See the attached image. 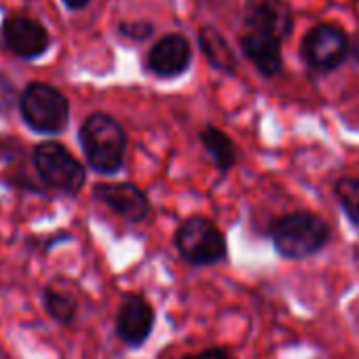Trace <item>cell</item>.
Segmentation results:
<instances>
[{
    "label": "cell",
    "instance_id": "22",
    "mask_svg": "<svg viewBox=\"0 0 359 359\" xmlns=\"http://www.w3.org/2000/svg\"><path fill=\"white\" fill-rule=\"evenodd\" d=\"M62 5H64L68 11H83L85 7L91 5V0H62Z\"/></svg>",
    "mask_w": 359,
    "mask_h": 359
},
{
    "label": "cell",
    "instance_id": "8",
    "mask_svg": "<svg viewBox=\"0 0 359 359\" xmlns=\"http://www.w3.org/2000/svg\"><path fill=\"white\" fill-rule=\"evenodd\" d=\"M243 28L250 34L285 43L294 32V13L287 0H248Z\"/></svg>",
    "mask_w": 359,
    "mask_h": 359
},
{
    "label": "cell",
    "instance_id": "9",
    "mask_svg": "<svg viewBox=\"0 0 359 359\" xmlns=\"http://www.w3.org/2000/svg\"><path fill=\"white\" fill-rule=\"evenodd\" d=\"M191 64H193V45L180 32L161 36L146 53V70L163 81L180 79L189 72Z\"/></svg>",
    "mask_w": 359,
    "mask_h": 359
},
{
    "label": "cell",
    "instance_id": "5",
    "mask_svg": "<svg viewBox=\"0 0 359 359\" xmlns=\"http://www.w3.org/2000/svg\"><path fill=\"white\" fill-rule=\"evenodd\" d=\"M173 243L180 256L193 266H214L229 256L224 233L203 216H191L180 224Z\"/></svg>",
    "mask_w": 359,
    "mask_h": 359
},
{
    "label": "cell",
    "instance_id": "20",
    "mask_svg": "<svg viewBox=\"0 0 359 359\" xmlns=\"http://www.w3.org/2000/svg\"><path fill=\"white\" fill-rule=\"evenodd\" d=\"M26 161V148L20 140L9 137V135H0V165L7 167L13 163Z\"/></svg>",
    "mask_w": 359,
    "mask_h": 359
},
{
    "label": "cell",
    "instance_id": "12",
    "mask_svg": "<svg viewBox=\"0 0 359 359\" xmlns=\"http://www.w3.org/2000/svg\"><path fill=\"white\" fill-rule=\"evenodd\" d=\"M239 49L243 57L264 76L275 79L283 70V43L266 36L243 32L239 36Z\"/></svg>",
    "mask_w": 359,
    "mask_h": 359
},
{
    "label": "cell",
    "instance_id": "3",
    "mask_svg": "<svg viewBox=\"0 0 359 359\" xmlns=\"http://www.w3.org/2000/svg\"><path fill=\"white\" fill-rule=\"evenodd\" d=\"M30 165L39 182L51 193L76 197L87 184L85 165L57 140L39 142L30 152Z\"/></svg>",
    "mask_w": 359,
    "mask_h": 359
},
{
    "label": "cell",
    "instance_id": "11",
    "mask_svg": "<svg viewBox=\"0 0 359 359\" xmlns=\"http://www.w3.org/2000/svg\"><path fill=\"white\" fill-rule=\"evenodd\" d=\"M154 309L142 294H127L114 317V334L129 348L142 346L154 330Z\"/></svg>",
    "mask_w": 359,
    "mask_h": 359
},
{
    "label": "cell",
    "instance_id": "21",
    "mask_svg": "<svg viewBox=\"0 0 359 359\" xmlns=\"http://www.w3.org/2000/svg\"><path fill=\"white\" fill-rule=\"evenodd\" d=\"M182 359H231V353L224 346H212V348H205L201 353L184 355Z\"/></svg>",
    "mask_w": 359,
    "mask_h": 359
},
{
    "label": "cell",
    "instance_id": "14",
    "mask_svg": "<svg viewBox=\"0 0 359 359\" xmlns=\"http://www.w3.org/2000/svg\"><path fill=\"white\" fill-rule=\"evenodd\" d=\"M41 300H43V309L47 313V317L51 321H55L57 325L68 327L76 321L79 300L72 290H66L62 285V279L47 283L41 292Z\"/></svg>",
    "mask_w": 359,
    "mask_h": 359
},
{
    "label": "cell",
    "instance_id": "18",
    "mask_svg": "<svg viewBox=\"0 0 359 359\" xmlns=\"http://www.w3.org/2000/svg\"><path fill=\"white\" fill-rule=\"evenodd\" d=\"M72 241V235L66 231H57V233H49V235H30L26 237V250L30 254H49L53 248Z\"/></svg>",
    "mask_w": 359,
    "mask_h": 359
},
{
    "label": "cell",
    "instance_id": "23",
    "mask_svg": "<svg viewBox=\"0 0 359 359\" xmlns=\"http://www.w3.org/2000/svg\"><path fill=\"white\" fill-rule=\"evenodd\" d=\"M351 57L359 64V28H357L355 34L351 36Z\"/></svg>",
    "mask_w": 359,
    "mask_h": 359
},
{
    "label": "cell",
    "instance_id": "13",
    "mask_svg": "<svg viewBox=\"0 0 359 359\" xmlns=\"http://www.w3.org/2000/svg\"><path fill=\"white\" fill-rule=\"evenodd\" d=\"M197 45L214 70L229 74V76L237 74L239 57H237L235 49L231 47V43L226 41V36L216 26H212V24L201 26L197 32Z\"/></svg>",
    "mask_w": 359,
    "mask_h": 359
},
{
    "label": "cell",
    "instance_id": "10",
    "mask_svg": "<svg viewBox=\"0 0 359 359\" xmlns=\"http://www.w3.org/2000/svg\"><path fill=\"white\" fill-rule=\"evenodd\" d=\"M91 197L127 224H140L150 216L148 195L133 182H97Z\"/></svg>",
    "mask_w": 359,
    "mask_h": 359
},
{
    "label": "cell",
    "instance_id": "2",
    "mask_svg": "<svg viewBox=\"0 0 359 359\" xmlns=\"http://www.w3.org/2000/svg\"><path fill=\"white\" fill-rule=\"evenodd\" d=\"M277 254L285 260H304L321 252L332 237L330 224L313 212L279 216L269 229Z\"/></svg>",
    "mask_w": 359,
    "mask_h": 359
},
{
    "label": "cell",
    "instance_id": "16",
    "mask_svg": "<svg viewBox=\"0 0 359 359\" xmlns=\"http://www.w3.org/2000/svg\"><path fill=\"white\" fill-rule=\"evenodd\" d=\"M334 197L348 222L359 229V177H340L334 184Z\"/></svg>",
    "mask_w": 359,
    "mask_h": 359
},
{
    "label": "cell",
    "instance_id": "1",
    "mask_svg": "<svg viewBox=\"0 0 359 359\" xmlns=\"http://www.w3.org/2000/svg\"><path fill=\"white\" fill-rule=\"evenodd\" d=\"M79 144L91 171L114 175L125 167L129 137L125 127L108 112H91L79 127Z\"/></svg>",
    "mask_w": 359,
    "mask_h": 359
},
{
    "label": "cell",
    "instance_id": "4",
    "mask_svg": "<svg viewBox=\"0 0 359 359\" xmlns=\"http://www.w3.org/2000/svg\"><path fill=\"white\" fill-rule=\"evenodd\" d=\"M24 125L39 135H60L70 123V102L51 83L32 81L20 93L18 104Z\"/></svg>",
    "mask_w": 359,
    "mask_h": 359
},
{
    "label": "cell",
    "instance_id": "19",
    "mask_svg": "<svg viewBox=\"0 0 359 359\" xmlns=\"http://www.w3.org/2000/svg\"><path fill=\"white\" fill-rule=\"evenodd\" d=\"M20 93L22 91H18V85L13 83V79L0 68V118L11 116V112L20 104Z\"/></svg>",
    "mask_w": 359,
    "mask_h": 359
},
{
    "label": "cell",
    "instance_id": "7",
    "mask_svg": "<svg viewBox=\"0 0 359 359\" xmlns=\"http://www.w3.org/2000/svg\"><path fill=\"white\" fill-rule=\"evenodd\" d=\"M0 43L18 60L36 62L49 53L53 39L43 22L24 13H15L0 22Z\"/></svg>",
    "mask_w": 359,
    "mask_h": 359
},
{
    "label": "cell",
    "instance_id": "15",
    "mask_svg": "<svg viewBox=\"0 0 359 359\" xmlns=\"http://www.w3.org/2000/svg\"><path fill=\"white\" fill-rule=\"evenodd\" d=\"M199 142L220 173H229L237 165V146L226 131L214 125H205L199 131Z\"/></svg>",
    "mask_w": 359,
    "mask_h": 359
},
{
    "label": "cell",
    "instance_id": "17",
    "mask_svg": "<svg viewBox=\"0 0 359 359\" xmlns=\"http://www.w3.org/2000/svg\"><path fill=\"white\" fill-rule=\"evenodd\" d=\"M156 28L152 22L146 20H137V22H118L116 24V34L127 41V43H146L154 36Z\"/></svg>",
    "mask_w": 359,
    "mask_h": 359
},
{
    "label": "cell",
    "instance_id": "6",
    "mask_svg": "<svg viewBox=\"0 0 359 359\" xmlns=\"http://www.w3.org/2000/svg\"><path fill=\"white\" fill-rule=\"evenodd\" d=\"M351 55V36L336 24H315L300 41V60L311 76L336 72Z\"/></svg>",
    "mask_w": 359,
    "mask_h": 359
}]
</instances>
